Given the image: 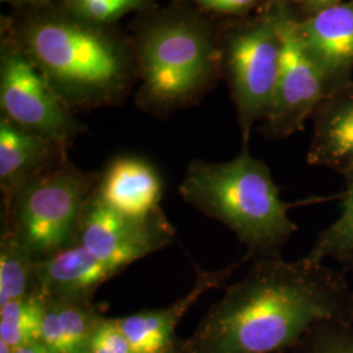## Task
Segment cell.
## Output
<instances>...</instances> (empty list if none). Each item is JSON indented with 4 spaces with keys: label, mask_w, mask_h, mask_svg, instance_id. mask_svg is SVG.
Returning a JSON list of instances; mask_svg holds the SVG:
<instances>
[{
    "label": "cell",
    "mask_w": 353,
    "mask_h": 353,
    "mask_svg": "<svg viewBox=\"0 0 353 353\" xmlns=\"http://www.w3.org/2000/svg\"><path fill=\"white\" fill-rule=\"evenodd\" d=\"M46 303V297L33 292L0 306V341L13 350L39 341Z\"/></svg>",
    "instance_id": "obj_18"
},
{
    "label": "cell",
    "mask_w": 353,
    "mask_h": 353,
    "mask_svg": "<svg viewBox=\"0 0 353 353\" xmlns=\"http://www.w3.org/2000/svg\"><path fill=\"white\" fill-rule=\"evenodd\" d=\"M140 103L154 112L188 106L211 87L223 62L214 34L202 19L170 13L154 20L137 43Z\"/></svg>",
    "instance_id": "obj_4"
},
{
    "label": "cell",
    "mask_w": 353,
    "mask_h": 353,
    "mask_svg": "<svg viewBox=\"0 0 353 353\" xmlns=\"http://www.w3.org/2000/svg\"><path fill=\"white\" fill-rule=\"evenodd\" d=\"M270 1H272V0H270Z\"/></svg>",
    "instance_id": "obj_30"
},
{
    "label": "cell",
    "mask_w": 353,
    "mask_h": 353,
    "mask_svg": "<svg viewBox=\"0 0 353 353\" xmlns=\"http://www.w3.org/2000/svg\"><path fill=\"white\" fill-rule=\"evenodd\" d=\"M13 353H51L41 341L33 343V344H28L16 348Z\"/></svg>",
    "instance_id": "obj_25"
},
{
    "label": "cell",
    "mask_w": 353,
    "mask_h": 353,
    "mask_svg": "<svg viewBox=\"0 0 353 353\" xmlns=\"http://www.w3.org/2000/svg\"><path fill=\"white\" fill-rule=\"evenodd\" d=\"M12 347L10 344H7L6 341H0V353H13Z\"/></svg>",
    "instance_id": "obj_27"
},
{
    "label": "cell",
    "mask_w": 353,
    "mask_h": 353,
    "mask_svg": "<svg viewBox=\"0 0 353 353\" xmlns=\"http://www.w3.org/2000/svg\"><path fill=\"white\" fill-rule=\"evenodd\" d=\"M305 256L319 263L336 261L343 265L353 259V174L345 178L341 216L319 233L313 248Z\"/></svg>",
    "instance_id": "obj_19"
},
{
    "label": "cell",
    "mask_w": 353,
    "mask_h": 353,
    "mask_svg": "<svg viewBox=\"0 0 353 353\" xmlns=\"http://www.w3.org/2000/svg\"><path fill=\"white\" fill-rule=\"evenodd\" d=\"M65 145L0 118V189L3 202L29 182L64 163Z\"/></svg>",
    "instance_id": "obj_12"
},
{
    "label": "cell",
    "mask_w": 353,
    "mask_h": 353,
    "mask_svg": "<svg viewBox=\"0 0 353 353\" xmlns=\"http://www.w3.org/2000/svg\"><path fill=\"white\" fill-rule=\"evenodd\" d=\"M164 353H174V352H173V348H172V350H169V351H166V352H164Z\"/></svg>",
    "instance_id": "obj_29"
},
{
    "label": "cell",
    "mask_w": 353,
    "mask_h": 353,
    "mask_svg": "<svg viewBox=\"0 0 353 353\" xmlns=\"http://www.w3.org/2000/svg\"><path fill=\"white\" fill-rule=\"evenodd\" d=\"M285 11L283 1H268L254 20L228 36L223 50L243 147H248L252 127L265 119L271 106L281 65Z\"/></svg>",
    "instance_id": "obj_6"
},
{
    "label": "cell",
    "mask_w": 353,
    "mask_h": 353,
    "mask_svg": "<svg viewBox=\"0 0 353 353\" xmlns=\"http://www.w3.org/2000/svg\"><path fill=\"white\" fill-rule=\"evenodd\" d=\"M19 43L70 109L118 100L135 70L137 58L108 26L67 10L28 19Z\"/></svg>",
    "instance_id": "obj_2"
},
{
    "label": "cell",
    "mask_w": 353,
    "mask_h": 353,
    "mask_svg": "<svg viewBox=\"0 0 353 353\" xmlns=\"http://www.w3.org/2000/svg\"><path fill=\"white\" fill-rule=\"evenodd\" d=\"M307 164L326 168L343 178L353 174V80L335 89L313 115Z\"/></svg>",
    "instance_id": "obj_13"
},
{
    "label": "cell",
    "mask_w": 353,
    "mask_h": 353,
    "mask_svg": "<svg viewBox=\"0 0 353 353\" xmlns=\"http://www.w3.org/2000/svg\"><path fill=\"white\" fill-rule=\"evenodd\" d=\"M173 239L174 228L161 210L145 217L127 216L102 202L96 190L84 208L77 234V242L115 274L164 249Z\"/></svg>",
    "instance_id": "obj_9"
},
{
    "label": "cell",
    "mask_w": 353,
    "mask_h": 353,
    "mask_svg": "<svg viewBox=\"0 0 353 353\" xmlns=\"http://www.w3.org/2000/svg\"><path fill=\"white\" fill-rule=\"evenodd\" d=\"M0 106L14 125L65 147L84 131L19 42L1 49Z\"/></svg>",
    "instance_id": "obj_7"
},
{
    "label": "cell",
    "mask_w": 353,
    "mask_h": 353,
    "mask_svg": "<svg viewBox=\"0 0 353 353\" xmlns=\"http://www.w3.org/2000/svg\"><path fill=\"white\" fill-rule=\"evenodd\" d=\"M178 191L202 214L230 229L248 249V259L280 256L297 232L290 217L294 205L280 198L271 170L248 147L233 160H194Z\"/></svg>",
    "instance_id": "obj_3"
},
{
    "label": "cell",
    "mask_w": 353,
    "mask_h": 353,
    "mask_svg": "<svg viewBox=\"0 0 353 353\" xmlns=\"http://www.w3.org/2000/svg\"><path fill=\"white\" fill-rule=\"evenodd\" d=\"M296 32L334 88L352 80L353 0L301 20L296 17Z\"/></svg>",
    "instance_id": "obj_10"
},
{
    "label": "cell",
    "mask_w": 353,
    "mask_h": 353,
    "mask_svg": "<svg viewBox=\"0 0 353 353\" xmlns=\"http://www.w3.org/2000/svg\"><path fill=\"white\" fill-rule=\"evenodd\" d=\"M46 300L39 341L51 353H87L89 341L102 321L92 300Z\"/></svg>",
    "instance_id": "obj_16"
},
{
    "label": "cell",
    "mask_w": 353,
    "mask_h": 353,
    "mask_svg": "<svg viewBox=\"0 0 353 353\" xmlns=\"http://www.w3.org/2000/svg\"><path fill=\"white\" fill-rule=\"evenodd\" d=\"M285 7L278 83L270 110L261 122V132L268 139H283L303 131L319 105L335 90L305 50L296 32V16L288 6Z\"/></svg>",
    "instance_id": "obj_8"
},
{
    "label": "cell",
    "mask_w": 353,
    "mask_h": 353,
    "mask_svg": "<svg viewBox=\"0 0 353 353\" xmlns=\"http://www.w3.org/2000/svg\"><path fill=\"white\" fill-rule=\"evenodd\" d=\"M241 262L217 271L196 267L194 287L169 307L140 312L115 319L118 327L130 343L132 353H164L172 350L173 335L179 321L204 293L221 287Z\"/></svg>",
    "instance_id": "obj_11"
},
{
    "label": "cell",
    "mask_w": 353,
    "mask_h": 353,
    "mask_svg": "<svg viewBox=\"0 0 353 353\" xmlns=\"http://www.w3.org/2000/svg\"><path fill=\"white\" fill-rule=\"evenodd\" d=\"M87 353H132V350L115 319L102 318L89 341Z\"/></svg>",
    "instance_id": "obj_22"
},
{
    "label": "cell",
    "mask_w": 353,
    "mask_h": 353,
    "mask_svg": "<svg viewBox=\"0 0 353 353\" xmlns=\"http://www.w3.org/2000/svg\"><path fill=\"white\" fill-rule=\"evenodd\" d=\"M101 174L77 169L68 160L19 190L6 205L4 225L37 259L77 242L84 208Z\"/></svg>",
    "instance_id": "obj_5"
},
{
    "label": "cell",
    "mask_w": 353,
    "mask_h": 353,
    "mask_svg": "<svg viewBox=\"0 0 353 353\" xmlns=\"http://www.w3.org/2000/svg\"><path fill=\"white\" fill-rule=\"evenodd\" d=\"M198 7L224 14H245L250 12L259 0H189Z\"/></svg>",
    "instance_id": "obj_23"
},
{
    "label": "cell",
    "mask_w": 353,
    "mask_h": 353,
    "mask_svg": "<svg viewBox=\"0 0 353 353\" xmlns=\"http://www.w3.org/2000/svg\"><path fill=\"white\" fill-rule=\"evenodd\" d=\"M280 1L288 6L292 12L294 13V16L299 20H301L312 14L321 12L326 8H330L332 6H336L343 0H280Z\"/></svg>",
    "instance_id": "obj_24"
},
{
    "label": "cell",
    "mask_w": 353,
    "mask_h": 353,
    "mask_svg": "<svg viewBox=\"0 0 353 353\" xmlns=\"http://www.w3.org/2000/svg\"><path fill=\"white\" fill-rule=\"evenodd\" d=\"M97 196L114 211L145 217L160 208L161 178L154 168L139 157H118L101 174Z\"/></svg>",
    "instance_id": "obj_15"
},
{
    "label": "cell",
    "mask_w": 353,
    "mask_h": 353,
    "mask_svg": "<svg viewBox=\"0 0 353 353\" xmlns=\"http://www.w3.org/2000/svg\"><path fill=\"white\" fill-rule=\"evenodd\" d=\"M307 353H353L352 322H328L312 331Z\"/></svg>",
    "instance_id": "obj_21"
},
{
    "label": "cell",
    "mask_w": 353,
    "mask_h": 353,
    "mask_svg": "<svg viewBox=\"0 0 353 353\" xmlns=\"http://www.w3.org/2000/svg\"><path fill=\"white\" fill-rule=\"evenodd\" d=\"M117 275L79 242L38 259L34 292L46 299L90 301L105 281Z\"/></svg>",
    "instance_id": "obj_14"
},
{
    "label": "cell",
    "mask_w": 353,
    "mask_h": 353,
    "mask_svg": "<svg viewBox=\"0 0 353 353\" xmlns=\"http://www.w3.org/2000/svg\"><path fill=\"white\" fill-rule=\"evenodd\" d=\"M345 265L348 267V270H351V271L353 272V259H351V261H350V262H348V263H347Z\"/></svg>",
    "instance_id": "obj_28"
},
{
    "label": "cell",
    "mask_w": 353,
    "mask_h": 353,
    "mask_svg": "<svg viewBox=\"0 0 353 353\" xmlns=\"http://www.w3.org/2000/svg\"><path fill=\"white\" fill-rule=\"evenodd\" d=\"M3 1H8L12 4H36L39 1H45V0H3Z\"/></svg>",
    "instance_id": "obj_26"
},
{
    "label": "cell",
    "mask_w": 353,
    "mask_h": 353,
    "mask_svg": "<svg viewBox=\"0 0 353 353\" xmlns=\"http://www.w3.org/2000/svg\"><path fill=\"white\" fill-rule=\"evenodd\" d=\"M37 261L12 229L4 225L0 240V306L34 292Z\"/></svg>",
    "instance_id": "obj_17"
},
{
    "label": "cell",
    "mask_w": 353,
    "mask_h": 353,
    "mask_svg": "<svg viewBox=\"0 0 353 353\" xmlns=\"http://www.w3.org/2000/svg\"><path fill=\"white\" fill-rule=\"evenodd\" d=\"M353 288L326 263L254 261L228 287L186 347L188 353H278L328 322H352Z\"/></svg>",
    "instance_id": "obj_1"
},
{
    "label": "cell",
    "mask_w": 353,
    "mask_h": 353,
    "mask_svg": "<svg viewBox=\"0 0 353 353\" xmlns=\"http://www.w3.org/2000/svg\"><path fill=\"white\" fill-rule=\"evenodd\" d=\"M148 0H67V11L97 26H109Z\"/></svg>",
    "instance_id": "obj_20"
}]
</instances>
